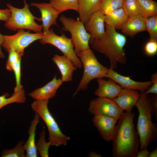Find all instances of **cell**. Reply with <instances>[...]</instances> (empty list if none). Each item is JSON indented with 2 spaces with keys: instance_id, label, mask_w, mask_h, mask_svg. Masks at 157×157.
Masks as SVG:
<instances>
[{
  "instance_id": "obj_25",
  "label": "cell",
  "mask_w": 157,
  "mask_h": 157,
  "mask_svg": "<svg viewBox=\"0 0 157 157\" xmlns=\"http://www.w3.org/2000/svg\"><path fill=\"white\" fill-rule=\"evenodd\" d=\"M142 10L141 15L147 18L157 14V3L153 0H137Z\"/></svg>"
},
{
  "instance_id": "obj_13",
  "label": "cell",
  "mask_w": 157,
  "mask_h": 157,
  "mask_svg": "<svg viewBox=\"0 0 157 157\" xmlns=\"http://www.w3.org/2000/svg\"><path fill=\"white\" fill-rule=\"evenodd\" d=\"M30 5L36 7L40 12L43 33L47 32L52 25H57L56 20L59 14L50 3H33Z\"/></svg>"
},
{
  "instance_id": "obj_40",
  "label": "cell",
  "mask_w": 157,
  "mask_h": 157,
  "mask_svg": "<svg viewBox=\"0 0 157 157\" xmlns=\"http://www.w3.org/2000/svg\"><path fill=\"white\" fill-rule=\"evenodd\" d=\"M89 156L90 157H101V156L99 154H98L95 152H91L89 154Z\"/></svg>"
},
{
  "instance_id": "obj_41",
  "label": "cell",
  "mask_w": 157,
  "mask_h": 157,
  "mask_svg": "<svg viewBox=\"0 0 157 157\" xmlns=\"http://www.w3.org/2000/svg\"><path fill=\"white\" fill-rule=\"evenodd\" d=\"M0 142H1V141H0V145H1V143H0Z\"/></svg>"
},
{
  "instance_id": "obj_36",
  "label": "cell",
  "mask_w": 157,
  "mask_h": 157,
  "mask_svg": "<svg viewBox=\"0 0 157 157\" xmlns=\"http://www.w3.org/2000/svg\"><path fill=\"white\" fill-rule=\"evenodd\" d=\"M157 96L156 95L152 99H151V106L153 113V116H154L155 120L157 121Z\"/></svg>"
},
{
  "instance_id": "obj_39",
  "label": "cell",
  "mask_w": 157,
  "mask_h": 157,
  "mask_svg": "<svg viewBox=\"0 0 157 157\" xmlns=\"http://www.w3.org/2000/svg\"><path fill=\"white\" fill-rule=\"evenodd\" d=\"M157 157V147L152 151L149 152L148 157Z\"/></svg>"
},
{
  "instance_id": "obj_27",
  "label": "cell",
  "mask_w": 157,
  "mask_h": 157,
  "mask_svg": "<svg viewBox=\"0 0 157 157\" xmlns=\"http://www.w3.org/2000/svg\"><path fill=\"white\" fill-rule=\"evenodd\" d=\"M123 0H101L99 10L104 15L121 8Z\"/></svg>"
},
{
  "instance_id": "obj_19",
  "label": "cell",
  "mask_w": 157,
  "mask_h": 157,
  "mask_svg": "<svg viewBox=\"0 0 157 157\" xmlns=\"http://www.w3.org/2000/svg\"><path fill=\"white\" fill-rule=\"evenodd\" d=\"M145 19L140 14L128 17L121 29L122 32L132 37L139 32L145 31Z\"/></svg>"
},
{
  "instance_id": "obj_15",
  "label": "cell",
  "mask_w": 157,
  "mask_h": 157,
  "mask_svg": "<svg viewBox=\"0 0 157 157\" xmlns=\"http://www.w3.org/2000/svg\"><path fill=\"white\" fill-rule=\"evenodd\" d=\"M140 94L137 90L122 88L118 96L112 100L123 111L130 112L135 106Z\"/></svg>"
},
{
  "instance_id": "obj_5",
  "label": "cell",
  "mask_w": 157,
  "mask_h": 157,
  "mask_svg": "<svg viewBox=\"0 0 157 157\" xmlns=\"http://www.w3.org/2000/svg\"><path fill=\"white\" fill-rule=\"evenodd\" d=\"M49 100H35L31 104L32 110L37 113L46 124L49 132L48 139L51 146L66 145L70 137L61 131L48 107Z\"/></svg>"
},
{
  "instance_id": "obj_16",
  "label": "cell",
  "mask_w": 157,
  "mask_h": 157,
  "mask_svg": "<svg viewBox=\"0 0 157 157\" xmlns=\"http://www.w3.org/2000/svg\"><path fill=\"white\" fill-rule=\"evenodd\" d=\"M63 82L61 78L57 79L55 76L50 81L29 93V95L35 100H49L55 97Z\"/></svg>"
},
{
  "instance_id": "obj_8",
  "label": "cell",
  "mask_w": 157,
  "mask_h": 157,
  "mask_svg": "<svg viewBox=\"0 0 157 157\" xmlns=\"http://www.w3.org/2000/svg\"><path fill=\"white\" fill-rule=\"evenodd\" d=\"M40 42L43 44H49L55 46L62 52L63 55L70 59L77 68L82 67V63L75 52L71 38L67 37L65 34L57 35L52 29H49L47 32L43 33Z\"/></svg>"
},
{
  "instance_id": "obj_17",
  "label": "cell",
  "mask_w": 157,
  "mask_h": 157,
  "mask_svg": "<svg viewBox=\"0 0 157 157\" xmlns=\"http://www.w3.org/2000/svg\"><path fill=\"white\" fill-rule=\"evenodd\" d=\"M98 88L94 92L98 97L113 99L119 94L122 88L110 79L108 80L103 78L97 79Z\"/></svg>"
},
{
  "instance_id": "obj_9",
  "label": "cell",
  "mask_w": 157,
  "mask_h": 157,
  "mask_svg": "<svg viewBox=\"0 0 157 157\" xmlns=\"http://www.w3.org/2000/svg\"><path fill=\"white\" fill-rule=\"evenodd\" d=\"M42 34V32L31 33L29 31H25L24 29H19L15 35H3L1 47L8 52L13 50L22 56L25 49L35 41L41 39Z\"/></svg>"
},
{
  "instance_id": "obj_33",
  "label": "cell",
  "mask_w": 157,
  "mask_h": 157,
  "mask_svg": "<svg viewBox=\"0 0 157 157\" xmlns=\"http://www.w3.org/2000/svg\"><path fill=\"white\" fill-rule=\"evenodd\" d=\"M144 51L148 56L156 55L157 53V40L150 39L145 45Z\"/></svg>"
},
{
  "instance_id": "obj_22",
  "label": "cell",
  "mask_w": 157,
  "mask_h": 157,
  "mask_svg": "<svg viewBox=\"0 0 157 157\" xmlns=\"http://www.w3.org/2000/svg\"><path fill=\"white\" fill-rule=\"evenodd\" d=\"M104 18L106 24L116 30L121 29L128 17L122 7L104 15Z\"/></svg>"
},
{
  "instance_id": "obj_29",
  "label": "cell",
  "mask_w": 157,
  "mask_h": 157,
  "mask_svg": "<svg viewBox=\"0 0 157 157\" xmlns=\"http://www.w3.org/2000/svg\"><path fill=\"white\" fill-rule=\"evenodd\" d=\"M45 132L43 129L40 134V138L36 144L37 151H38L40 156L42 157L49 156V150L51 146L50 142H47L45 140Z\"/></svg>"
},
{
  "instance_id": "obj_35",
  "label": "cell",
  "mask_w": 157,
  "mask_h": 157,
  "mask_svg": "<svg viewBox=\"0 0 157 157\" xmlns=\"http://www.w3.org/2000/svg\"><path fill=\"white\" fill-rule=\"evenodd\" d=\"M11 15L10 10L8 8L4 9H0V20L7 21Z\"/></svg>"
},
{
  "instance_id": "obj_23",
  "label": "cell",
  "mask_w": 157,
  "mask_h": 157,
  "mask_svg": "<svg viewBox=\"0 0 157 157\" xmlns=\"http://www.w3.org/2000/svg\"><path fill=\"white\" fill-rule=\"evenodd\" d=\"M8 93L6 92L0 96V109L10 104L14 103H24L26 101L25 91L22 88L14 93L9 97Z\"/></svg>"
},
{
  "instance_id": "obj_10",
  "label": "cell",
  "mask_w": 157,
  "mask_h": 157,
  "mask_svg": "<svg viewBox=\"0 0 157 157\" xmlns=\"http://www.w3.org/2000/svg\"><path fill=\"white\" fill-rule=\"evenodd\" d=\"M88 110L94 115L106 116L117 120L119 119L124 112L112 99L99 97L90 101Z\"/></svg>"
},
{
  "instance_id": "obj_12",
  "label": "cell",
  "mask_w": 157,
  "mask_h": 157,
  "mask_svg": "<svg viewBox=\"0 0 157 157\" xmlns=\"http://www.w3.org/2000/svg\"><path fill=\"white\" fill-rule=\"evenodd\" d=\"M92 121L104 140L108 142L112 141L117 120L110 117L97 115H94Z\"/></svg>"
},
{
  "instance_id": "obj_14",
  "label": "cell",
  "mask_w": 157,
  "mask_h": 157,
  "mask_svg": "<svg viewBox=\"0 0 157 157\" xmlns=\"http://www.w3.org/2000/svg\"><path fill=\"white\" fill-rule=\"evenodd\" d=\"M104 15L99 10L93 13L86 23L84 24L86 30L91 35L92 39H98L102 37L105 32Z\"/></svg>"
},
{
  "instance_id": "obj_38",
  "label": "cell",
  "mask_w": 157,
  "mask_h": 157,
  "mask_svg": "<svg viewBox=\"0 0 157 157\" xmlns=\"http://www.w3.org/2000/svg\"><path fill=\"white\" fill-rule=\"evenodd\" d=\"M3 35L0 33V58H5V55L1 49V47L2 43L3 41Z\"/></svg>"
},
{
  "instance_id": "obj_7",
  "label": "cell",
  "mask_w": 157,
  "mask_h": 157,
  "mask_svg": "<svg viewBox=\"0 0 157 157\" xmlns=\"http://www.w3.org/2000/svg\"><path fill=\"white\" fill-rule=\"evenodd\" d=\"M59 21L63 26V30L69 32L71 35V38L76 54L90 48L89 42L91 35L86 30L84 23L79 17L76 20L68 18L63 15L60 16Z\"/></svg>"
},
{
  "instance_id": "obj_4",
  "label": "cell",
  "mask_w": 157,
  "mask_h": 157,
  "mask_svg": "<svg viewBox=\"0 0 157 157\" xmlns=\"http://www.w3.org/2000/svg\"><path fill=\"white\" fill-rule=\"evenodd\" d=\"M76 55L83 67V75L73 96L81 90H85L90 82L94 79L106 77L109 69L101 64L90 48L83 50Z\"/></svg>"
},
{
  "instance_id": "obj_24",
  "label": "cell",
  "mask_w": 157,
  "mask_h": 157,
  "mask_svg": "<svg viewBox=\"0 0 157 157\" xmlns=\"http://www.w3.org/2000/svg\"><path fill=\"white\" fill-rule=\"evenodd\" d=\"M49 3L59 14L69 10L78 11V0H49Z\"/></svg>"
},
{
  "instance_id": "obj_20",
  "label": "cell",
  "mask_w": 157,
  "mask_h": 157,
  "mask_svg": "<svg viewBox=\"0 0 157 157\" xmlns=\"http://www.w3.org/2000/svg\"><path fill=\"white\" fill-rule=\"evenodd\" d=\"M40 117L35 113L34 117L31 121L28 131V137L24 144V147L26 152V157L38 156L37 149L35 141L36 131L38 124L40 122Z\"/></svg>"
},
{
  "instance_id": "obj_26",
  "label": "cell",
  "mask_w": 157,
  "mask_h": 157,
  "mask_svg": "<svg viewBox=\"0 0 157 157\" xmlns=\"http://www.w3.org/2000/svg\"><path fill=\"white\" fill-rule=\"evenodd\" d=\"M122 7L128 17L141 15V8L137 0H123Z\"/></svg>"
},
{
  "instance_id": "obj_6",
  "label": "cell",
  "mask_w": 157,
  "mask_h": 157,
  "mask_svg": "<svg viewBox=\"0 0 157 157\" xmlns=\"http://www.w3.org/2000/svg\"><path fill=\"white\" fill-rule=\"evenodd\" d=\"M24 6L22 8H18L8 3L7 6L10 10L11 15L8 19L5 24L7 28L15 31L19 29H26L32 30L35 33L42 32L41 25L37 24L35 19L39 21L38 19L33 16L30 12L29 5L24 0Z\"/></svg>"
},
{
  "instance_id": "obj_31",
  "label": "cell",
  "mask_w": 157,
  "mask_h": 157,
  "mask_svg": "<svg viewBox=\"0 0 157 157\" xmlns=\"http://www.w3.org/2000/svg\"><path fill=\"white\" fill-rule=\"evenodd\" d=\"M12 71H14L16 81V86L14 92H16L23 88L21 84V60L13 64L12 67Z\"/></svg>"
},
{
  "instance_id": "obj_21",
  "label": "cell",
  "mask_w": 157,
  "mask_h": 157,
  "mask_svg": "<svg viewBox=\"0 0 157 157\" xmlns=\"http://www.w3.org/2000/svg\"><path fill=\"white\" fill-rule=\"evenodd\" d=\"M101 0H78L79 18L84 24L91 15L99 10Z\"/></svg>"
},
{
  "instance_id": "obj_2",
  "label": "cell",
  "mask_w": 157,
  "mask_h": 157,
  "mask_svg": "<svg viewBox=\"0 0 157 157\" xmlns=\"http://www.w3.org/2000/svg\"><path fill=\"white\" fill-rule=\"evenodd\" d=\"M126 42L124 35L106 24L103 36L98 39H90L89 44L93 49L106 56L109 60L110 68L114 69L119 63L125 65L127 62L124 49Z\"/></svg>"
},
{
  "instance_id": "obj_28",
  "label": "cell",
  "mask_w": 157,
  "mask_h": 157,
  "mask_svg": "<svg viewBox=\"0 0 157 157\" xmlns=\"http://www.w3.org/2000/svg\"><path fill=\"white\" fill-rule=\"evenodd\" d=\"M24 142L22 140L18 142L16 145L10 149H6L1 153V157H26L24 148Z\"/></svg>"
},
{
  "instance_id": "obj_32",
  "label": "cell",
  "mask_w": 157,
  "mask_h": 157,
  "mask_svg": "<svg viewBox=\"0 0 157 157\" xmlns=\"http://www.w3.org/2000/svg\"><path fill=\"white\" fill-rule=\"evenodd\" d=\"M8 53L9 54L6 65V67L7 70L12 71V67L13 65L21 60L22 56L13 50H10Z\"/></svg>"
},
{
  "instance_id": "obj_3",
  "label": "cell",
  "mask_w": 157,
  "mask_h": 157,
  "mask_svg": "<svg viewBox=\"0 0 157 157\" xmlns=\"http://www.w3.org/2000/svg\"><path fill=\"white\" fill-rule=\"evenodd\" d=\"M135 106L139 113L137 132L140 142V149L147 147L157 138V124L152 121L153 113L151 98L144 92L140 93Z\"/></svg>"
},
{
  "instance_id": "obj_37",
  "label": "cell",
  "mask_w": 157,
  "mask_h": 157,
  "mask_svg": "<svg viewBox=\"0 0 157 157\" xmlns=\"http://www.w3.org/2000/svg\"><path fill=\"white\" fill-rule=\"evenodd\" d=\"M149 151L147 149V147H146L142 149H140L138 152L136 157H148Z\"/></svg>"
},
{
  "instance_id": "obj_34",
  "label": "cell",
  "mask_w": 157,
  "mask_h": 157,
  "mask_svg": "<svg viewBox=\"0 0 157 157\" xmlns=\"http://www.w3.org/2000/svg\"><path fill=\"white\" fill-rule=\"evenodd\" d=\"M151 85L150 87L144 92L147 94L152 93L155 95L157 94V73L156 72L153 74L151 77Z\"/></svg>"
},
{
  "instance_id": "obj_18",
  "label": "cell",
  "mask_w": 157,
  "mask_h": 157,
  "mask_svg": "<svg viewBox=\"0 0 157 157\" xmlns=\"http://www.w3.org/2000/svg\"><path fill=\"white\" fill-rule=\"evenodd\" d=\"M52 60L60 72L63 82L72 81L73 73L76 70L77 68L72 61L64 55L57 54L54 55Z\"/></svg>"
},
{
  "instance_id": "obj_11",
  "label": "cell",
  "mask_w": 157,
  "mask_h": 157,
  "mask_svg": "<svg viewBox=\"0 0 157 157\" xmlns=\"http://www.w3.org/2000/svg\"><path fill=\"white\" fill-rule=\"evenodd\" d=\"M106 77L117 83L122 88L139 90L141 92H144L150 87L152 84L151 81L140 82L134 81L130 77L122 75L110 68L109 69Z\"/></svg>"
},
{
  "instance_id": "obj_30",
  "label": "cell",
  "mask_w": 157,
  "mask_h": 157,
  "mask_svg": "<svg viewBox=\"0 0 157 157\" xmlns=\"http://www.w3.org/2000/svg\"><path fill=\"white\" fill-rule=\"evenodd\" d=\"M146 30L148 32L150 39L157 40V15L145 18Z\"/></svg>"
},
{
  "instance_id": "obj_1",
  "label": "cell",
  "mask_w": 157,
  "mask_h": 157,
  "mask_svg": "<svg viewBox=\"0 0 157 157\" xmlns=\"http://www.w3.org/2000/svg\"><path fill=\"white\" fill-rule=\"evenodd\" d=\"M135 114L123 112L115 126L112 140L114 157H136L140 147L133 120Z\"/></svg>"
}]
</instances>
